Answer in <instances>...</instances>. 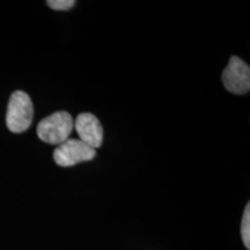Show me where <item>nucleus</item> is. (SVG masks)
I'll return each instance as SVG.
<instances>
[{"mask_svg": "<svg viewBox=\"0 0 250 250\" xmlns=\"http://www.w3.org/2000/svg\"><path fill=\"white\" fill-rule=\"evenodd\" d=\"M223 83L228 92L243 95L250 89V68L241 58L233 56L221 77Z\"/></svg>", "mask_w": 250, "mask_h": 250, "instance_id": "20e7f679", "label": "nucleus"}, {"mask_svg": "<svg viewBox=\"0 0 250 250\" xmlns=\"http://www.w3.org/2000/svg\"><path fill=\"white\" fill-rule=\"evenodd\" d=\"M74 121L67 111H57L42 120L37 125L39 138L50 145H61L70 139Z\"/></svg>", "mask_w": 250, "mask_h": 250, "instance_id": "f257e3e1", "label": "nucleus"}, {"mask_svg": "<svg viewBox=\"0 0 250 250\" xmlns=\"http://www.w3.org/2000/svg\"><path fill=\"white\" fill-rule=\"evenodd\" d=\"M74 127L81 142L94 149L101 147L103 143V127L98 117L89 112L78 115L74 121Z\"/></svg>", "mask_w": 250, "mask_h": 250, "instance_id": "39448f33", "label": "nucleus"}, {"mask_svg": "<svg viewBox=\"0 0 250 250\" xmlns=\"http://www.w3.org/2000/svg\"><path fill=\"white\" fill-rule=\"evenodd\" d=\"M96 149L79 139H67L62 143L54 152V160L61 167H72L81 162L93 160Z\"/></svg>", "mask_w": 250, "mask_h": 250, "instance_id": "7ed1b4c3", "label": "nucleus"}, {"mask_svg": "<svg viewBox=\"0 0 250 250\" xmlns=\"http://www.w3.org/2000/svg\"><path fill=\"white\" fill-rule=\"evenodd\" d=\"M34 107L27 93L17 90L11 95L6 112V125L13 133H22L33 122Z\"/></svg>", "mask_w": 250, "mask_h": 250, "instance_id": "f03ea898", "label": "nucleus"}, {"mask_svg": "<svg viewBox=\"0 0 250 250\" xmlns=\"http://www.w3.org/2000/svg\"><path fill=\"white\" fill-rule=\"evenodd\" d=\"M241 235L243 245L247 249H250V204L248 203L243 212L242 223H241Z\"/></svg>", "mask_w": 250, "mask_h": 250, "instance_id": "423d86ee", "label": "nucleus"}, {"mask_svg": "<svg viewBox=\"0 0 250 250\" xmlns=\"http://www.w3.org/2000/svg\"><path fill=\"white\" fill-rule=\"evenodd\" d=\"M46 4L50 8L56 9V11H67L76 5L74 0H49Z\"/></svg>", "mask_w": 250, "mask_h": 250, "instance_id": "0eeeda50", "label": "nucleus"}]
</instances>
